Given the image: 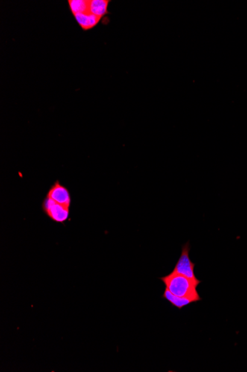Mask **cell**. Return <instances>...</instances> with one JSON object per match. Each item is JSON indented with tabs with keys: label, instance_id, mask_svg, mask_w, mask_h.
Instances as JSON below:
<instances>
[{
	"label": "cell",
	"instance_id": "cell-4",
	"mask_svg": "<svg viewBox=\"0 0 247 372\" xmlns=\"http://www.w3.org/2000/svg\"><path fill=\"white\" fill-rule=\"evenodd\" d=\"M46 196L49 197L56 202L71 208V192L69 189L62 185L59 180L56 181L54 185L50 187Z\"/></svg>",
	"mask_w": 247,
	"mask_h": 372
},
{
	"label": "cell",
	"instance_id": "cell-8",
	"mask_svg": "<svg viewBox=\"0 0 247 372\" xmlns=\"http://www.w3.org/2000/svg\"><path fill=\"white\" fill-rule=\"evenodd\" d=\"M68 3L73 16L89 12V0H68Z\"/></svg>",
	"mask_w": 247,
	"mask_h": 372
},
{
	"label": "cell",
	"instance_id": "cell-1",
	"mask_svg": "<svg viewBox=\"0 0 247 372\" xmlns=\"http://www.w3.org/2000/svg\"><path fill=\"white\" fill-rule=\"evenodd\" d=\"M159 279L164 282L166 289L170 291L174 295L191 299L195 303L201 301V297L197 291V288L201 283V281L199 279L193 280L172 272Z\"/></svg>",
	"mask_w": 247,
	"mask_h": 372
},
{
	"label": "cell",
	"instance_id": "cell-3",
	"mask_svg": "<svg viewBox=\"0 0 247 372\" xmlns=\"http://www.w3.org/2000/svg\"><path fill=\"white\" fill-rule=\"evenodd\" d=\"M189 251H190V244H189V241H187L182 246L181 256L177 263L175 264L172 273L182 275L189 279L196 280L198 279L195 274V264L192 262L189 258Z\"/></svg>",
	"mask_w": 247,
	"mask_h": 372
},
{
	"label": "cell",
	"instance_id": "cell-7",
	"mask_svg": "<svg viewBox=\"0 0 247 372\" xmlns=\"http://www.w3.org/2000/svg\"><path fill=\"white\" fill-rule=\"evenodd\" d=\"M162 298L165 299L172 306L175 307L179 310L182 309L184 307L192 304V303H195V302L191 299L186 298V297H177L166 289L165 290V293L162 296Z\"/></svg>",
	"mask_w": 247,
	"mask_h": 372
},
{
	"label": "cell",
	"instance_id": "cell-6",
	"mask_svg": "<svg viewBox=\"0 0 247 372\" xmlns=\"http://www.w3.org/2000/svg\"><path fill=\"white\" fill-rule=\"evenodd\" d=\"M110 2V0H89V12L103 19L109 13Z\"/></svg>",
	"mask_w": 247,
	"mask_h": 372
},
{
	"label": "cell",
	"instance_id": "cell-5",
	"mask_svg": "<svg viewBox=\"0 0 247 372\" xmlns=\"http://www.w3.org/2000/svg\"><path fill=\"white\" fill-rule=\"evenodd\" d=\"M74 17L80 28L84 31L93 29L102 19L98 16L92 14L90 12L78 13V14L74 15Z\"/></svg>",
	"mask_w": 247,
	"mask_h": 372
},
{
	"label": "cell",
	"instance_id": "cell-2",
	"mask_svg": "<svg viewBox=\"0 0 247 372\" xmlns=\"http://www.w3.org/2000/svg\"><path fill=\"white\" fill-rule=\"evenodd\" d=\"M42 207L45 215L54 222L64 224L69 219L70 207L56 202L49 197H45Z\"/></svg>",
	"mask_w": 247,
	"mask_h": 372
}]
</instances>
